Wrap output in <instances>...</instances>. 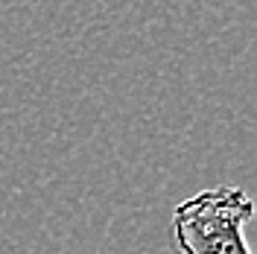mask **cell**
Wrapping results in <instances>:
<instances>
[{
	"mask_svg": "<svg viewBox=\"0 0 257 254\" xmlns=\"http://www.w3.org/2000/svg\"><path fill=\"white\" fill-rule=\"evenodd\" d=\"M254 216L251 196L234 184L199 190L173 210V242L181 254H254L245 225Z\"/></svg>",
	"mask_w": 257,
	"mask_h": 254,
	"instance_id": "6da1fadb",
	"label": "cell"
}]
</instances>
